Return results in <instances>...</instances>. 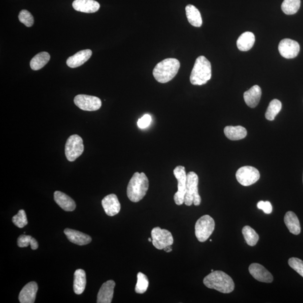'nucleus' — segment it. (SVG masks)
Returning a JSON list of instances; mask_svg holds the SVG:
<instances>
[{"label":"nucleus","instance_id":"obj_1","mask_svg":"<svg viewBox=\"0 0 303 303\" xmlns=\"http://www.w3.org/2000/svg\"><path fill=\"white\" fill-rule=\"evenodd\" d=\"M203 283L207 288L224 294L231 293L235 288L232 277L221 270L209 273L204 278Z\"/></svg>","mask_w":303,"mask_h":303},{"label":"nucleus","instance_id":"obj_2","mask_svg":"<svg viewBox=\"0 0 303 303\" xmlns=\"http://www.w3.org/2000/svg\"><path fill=\"white\" fill-rule=\"evenodd\" d=\"M148 188L149 180L145 173L135 172L128 185V197L135 203L138 202L146 195Z\"/></svg>","mask_w":303,"mask_h":303},{"label":"nucleus","instance_id":"obj_3","mask_svg":"<svg viewBox=\"0 0 303 303\" xmlns=\"http://www.w3.org/2000/svg\"><path fill=\"white\" fill-rule=\"evenodd\" d=\"M180 67L179 61L176 59H165L157 64L153 75L157 82L167 83L175 77Z\"/></svg>","mask_w":303,"mask_h":303},{"label":"nucleus","instance_id":"obj_4","mask_svg":"<svg viewBox=\"0 0 303 303\" xmlns=\"http://www.w3.org/2000/svg\"><path fill=\"white\" fill-rule=\"evenodd\" d=\"M212 76L211 64L203 56L198 58L193 68L190 81L195 86H202L207 83Z\"/></svg>","mask_w":303,"mask_h":303},{"label":"nucleus","instance_id":"obj_5","mask_svg":"<svg viewBox=\"0 0 303 303\" xmlns=\"http://www.w3.org/2000/svg\"><path fill=\"white\" fill-rule=\"evenodd\" d=\"M199 179L196 173L189 172L187 174V191H186L184 203L186 205H200L201 198L199 193Z\"/></svg>","mask_w":303,"mask_h":303},{"label":"nucleus","instance_id":"obj_6","mask_svg":"<svg viewBox=\"0 0 303 303\" xmlns=\"http://www.w3.org/2000/svg\"><path fill=\"white\" fill-rule=\"evenodd\" d=\"M215 228V222L209 215H204L197 220L195 225V234L198 240L203 242L212 235Z\"/></svg>","mask_w":303,"mask_h":303},{"label":"nucleus","instance_id":"obj_7","mask_svg":"<svg viewBox=\"0 0 303 303\" xmlns=\"http://www.w3.org/2000/svg\"><path fill=\"white\" fill-rule=\"evenodd\" d=\"M83 140L81 137L74 135H71L67 141L65 153L68 161L73 162L78 158L84 152Z\"/></svg>","mask_w":303,"mask_h":303},{"label":"nucleus","instance_id":"obj_8","mask_svg":"<svg viewBox=\"0 0 303 303\" xmlns=\"http://www.w3.org/2000/svg\"><path fill=\"white\" fill-rule=\"evenodd\" d=\"M174 175L177 180V192L175 194L174 201L177 205H180L184 203L186 191H187V174L185 167L178 166L173 169Z\"/></svg>","mask_w":303,"mask_h":303},{"label":"nucleus","instance_id":"obj_9","mask_svg":"<svg viewBox=\"0 0 303 303\" xmlns=\"http://www.w3.org/2000/svg\"><path fill=\"white\" fill-rule=\"evenodd\" d=\"M236 177L241 185L248 187L256 183L260 179V173L255 168L246 166L237 169Z\"/></svg>","mask_w":303,"mask_h":303},{"label":"nucleus","instance_id":"obj_10","mask_svg":"<svg viewBox=\"0 0 303 303\" xmlns=\"http://www.w3.org/2000/svg\"><path fill=\"white\" fill-rule=\"evenodd\" d=\"M152 244L159 250L164 249L168 246L173 243V237L168 230L161 229L160 227L153 228L151 232Z\"/></svg>","mask_w":303,"mask_h":303},{"label":"nucleus","instance_id":"obj_11","mask_svg":"<svg viewBox=\"0 0 303 303\" xmlns=\"http://www.w3.org/2000/svg\"><path fill=\"white\" fill-rule=\"evenodd\" d=\"M74 101L76 106L84 111H95L102 106V101L95 96L79 95L75 96Z\"/></svg>","mask_w":303,"mask_h":303},{"label":"nucleus","instance_id":"obj_12","mask_svg":"<svg viewBox=\"0 0 303 303\" xmlns=\"http://www.w3.org/2000/svg\"><path fill=\"white\" fill-rule=\"evenodd\" d=\"M278 51L282 57L288 59H293L300 53V46L296 40L286 38L280 42Z\"/></svg>","mask_w":303,"mask_h":303},{"label":"nucleus","instance_id":"obj_13","mask_svg":"<svg viewBox=\"0 0 303 303\" xmlns=\"http://www.w3.org/2000/svg\"><path fill=\"white\" fill-rule=\"evenodd\" d=\"M102 207L105 213L109 216H114L120 211L121 205L118 197L111 194L104 198L102 201Z\"/></svg>","mask_w":303,"mask_h":303},{"label":"nucleus","instance_id":"obj_14","mask_svg":"<svg viewBox=\"0 0 303 303\" xmlns=\"http://www.w3.org/2000/svg\"><path fill=\"white\" fill-rule=\"evenodd\" d=\"M249 270L251 275L258 281L266 283H270L273 281V278L271 273L260 264L250 265Z\"/></svg>","mask_w":303,"mask_h":303},{"label":"nucleus","instance_id":"obj_15","mask_svg":"<svg viewBox=\"0 0 303 303\" xmlns=\"http://www.w3.org/2000/svg\"><path fill=\"white\" fill-rule=\"evenodd\" d=\"M38 289V285L35 282L32 281L28 283L19 294V300L20 303H34Z\"/></svg>","mask_w":303,"mask_h":303},{"label":"nucleus","instance_id":"obj_16","mask_svg":"<svg viewBox=\"0 0 303 303\" xmlns=\"http://www.w3.org/2000/svg\"><path fill=\"white\" fill-rule=\"evenodd\" d=\"M115 282L113 280H108L101 287L98 295V303H111L114 297Z\"/></svg>","mask_w":303,"mask_h":303},{"label":"nucleus","instance_id":"obj_17","mask_svg":"<svg viewBox=\"0 0 303 303\" xmlns=\"http://www.w3.org/2000/svg\"><path fill=\"white\" fill-rule=\"evenodd\" d=\"M67 239L72 243L78 245H85L90 244L92 238L87 234L77 231V230L66 229L64 230Z\"/></svg>","mask_w":303,"mask_h":303},{"label":"nucleus","instance_id":"obj_18","mask_svg":"<svg viewBox=\"0 0 303 303\" xmlns=\"http://www.w3.org/2000/svg\"><path fill=\"white\" fill-rule=\"evenodd\" d=\"M72 7L78 11L94 13L99 10L100 5L95 0H75L72 3Z\"/></svg>","mask_w":303,"mask_h":303},{"label":"nucleus","instance_id":"obj_19","mask_svg":"<svg viewBox=\"0 0 303 303\" xmlns=\"http://www.w3.org/2000/svg\"><path fill=\"white\" fill-rule=\"evenodd\" d=\"M54 200L61 208L67 212L73 211L76 208L75 202L69 196L62 192L54 193Z\"/></svg>","mask_w":303,"mask_h":303},{"label":"nucleus","instance_id":"obj_20","mask_svg":"<svg viewBox=\"0 0 303 303\" xmlns=\"http://www.w3.org/2000/svg\"><path fill=\"white\" fill-rule=\"evenodd\" d=\"M262 96L260 86L255 85L244 94L245 102L250 108H255L259 103Z\"/></svg>","mask_w":303,"mask_h":303},{"label":"nucleus","instance_id":"obj_21","mask_svg":"<svg viewBox=\"0 0 303 303\" xmlns=\"http://www.w3.org/2000/svg\"><path fill=\"white\" fill-rule=\"evenodd\" d=\"M92 55L91 50L80 51L74 55L68 58L67 64L68 67L75 68L82 66L85 63L90 59Z\"/></svg>","mask_w":303,"mask_h":303},{"label":"nucleus","instance_id":"obj_22","mask_svg":"<svg viewBox=\"0 0 303 303\" xmlns=\"http://www.w3.org/2000/svg\"><path fill=\"white\" fill-rule=\"evenodd\" d=\"M284 222L289 232L294 235H299L301 232L300 220L297 216L292 211H289L285 214Z\"/></svg>","mask_w":303,"mask_h":303},{"label":"nucleus","instance_id":"obj_23","mask_svg":"<svg viewBox=\"0 0 303 303\" xmlns=\"http://www.w3.org/2000/svg\"><path fill=\"white\" fill-rule=\"evenodd\" d=\"M255 36L250 32L242 34L237 40L238 49L241 51H248L251 49L255 43Z\"/></svg>","mask_w":303,"mask_h":303},{"label":"nucleus","instance_id":"obj_24","mask_svg":"<svg viewBox=\"0 0 303 303\" xmlns=\"http://www.w3.org/2000/svg\"><path fill=\"white\" fill-rule=\"evenodd\" d=\"M225 135L232 140H239L245 138L247 135L246 129L241 126H228L224 129Z\"/></svg>","mask_w":303,"mask_h":303},{"label":"nucleus","instance_id":"obj_25","mask_svg":"<svg viewBox=\"0 0 303 303\" xmlns=\"http://www.w3.org/2000/svg\"><path fill=\"white\" fill-rule=\"evenodd\" d=\"M87 284L86 273L82 269L75 270L74 273V291L76 294L80 295L84 292Z\"/></svg>","mask_w":303,"mask_h":303},{"label":"nucleus","instance_id":"obj_26","mask_svg":"<svg viewBox=\"0 0 303 303\" xmlns=\"http://www.w3.org/2000/svg\"><path fill=\"white\" fill-rule=\"evenodd\" d=\"M186 15L188 22L192 26L200 27L202 25V19L199 9L192 5H188L185 7Z\"/></svg>","mask_w":303,"mask_h":303},{"label":"nucleus","instance_id":"obj_27","mask_svg":"<svg viewBox=\"0 0 303 303\" xmlns=\"http://www.w3.org/2000/svg\"><path fill=\"white\" fill-rule=\"evenodd\" d=\"M50 55L47 52H42L32 59L30 66L32 70H38L49 62Z\"/></svg>","mask_w":303,"mask_h":303},{"label":"nucleus","instance_id":"obj_28","mask_svg":"<svg viewBox=\"0 0 303 303\" xmlns=\"http://www.w3.org/2000/svg\"><path fill=\"white\" fill-rule=\"evenodd\" d=\"M282 108V103L279 100L274 99L270 101L265 114L266 119L269 121L274 120Z\"/></svg>","mask_w":303,"mask_h":303},{"label":"nucleus","instance_id":"obj_29","mask_svg":"<svg viewBox=\"0 0 303 303\" xmlns=\"http://www.w3.org/2000/svg\"><path fill=\"white\" fill-rule=\"evenodd\" d=\"M301 3V0H284L281 5V9L286 15H293L300 9Z\"/></svg>","mask_w":303,"mask_h":303},{"label":"nucleus","instance_id":"obj_30","mask_svg":"<svg viewBox=\"0 0 303 303\" xmlns=\"http://www.w3.org/2000/svg\"><path fill=\"white\" fill-rule=\"evenodd\" d=\"M242 233L246 243L250 246L256 245L259 240V236H258L255 230L249 226H244L242 230Z\"/></svg>","mask_w":303,"mask_h":303},{"label":"nucleus","instance_id":"obj_31","mask_svg":"<svg viewBox=\"0 0 303 303\" xmlns=\"http://www.w3.org/2000/svg\"><path fill=\"white\" fill-rule=\"evenodd\" d=\"M149 281L146 275L141 272L137 274V283L135 288V292L137 294H143L148 289Z\"/></svg>","mask_w":303,"mask_h":303},{"label":"nucleus","instance_id":"obj_32","mask_svg":"<svg viewBox=\"0 0 303 303\" xmlns=\"http://www.w3.org/2000/svg\"><path fill=\"white\" fill-rule=\"evenodd\" d=\"M14 224L19 228H23L28 224V220L25 211L23 209L20 210L17 215L12 219Z\"/></svg>","mask_w":303,"mask_h":303},{"label":"nucleus","instance_id":"obj_33","mask_svg":"<svg viewBox=\"0 0 303 303\" xmlns=\"http://www.w3.org/2000/svg\"><path fill=\"white\" fill-rule=\"evenodd\" d=\"M19 21L28 27H31L34 25V18L30 12L23 10L20 12L19 15Z\"/></svg>","mask_w":303,"mask_h":303},{"label":"nucleus","instance_id":"obj_34","mask_svg":"<svg viewBox=\"0 0 303 303\" xmlns=\"http://www.w3.org/2000/svg\"><path fill=\"white\" fill-rule=\"evenodd\" d=\"M289 265L303 277V261L298 258H291L288 261Z\"/></svg>","mask_w":303,"mask_h":303},{"label":"nucleus","instance_id":"obj_35","mask_svg":"<svg viewBox=\"0 0 303 303\" xmlns=\"http://www.w3.org/2000/svg\"><path fill=\"white\" fill-rule=\"evenodd\" d=\"M152 122V117L148 114H145L141 117L137 122V125L140 129H145L149 126Z\"/></svg>","mask_w":303,"mask_h":303},{"label":"nucleus","instance_id":"obj_36","mask_svg":"<svg viewBox=\"0 0 303 303\" xmlns=\"http://www.w3.org/2000/svg\"><path fill=\"white\" fill-rule=\"evenodd\" d=\"M257 208L263 210L266 214H270L272 212V206L269 201H260L257 203Z\"/></svg>","mask_w":303,"mask_h":303},{"label":"nucleus","instance_id":"obj_37","mask_svg":"<svg viewBox=\"0 0 303 303\" xmlns=\"http://www.w3.org/2000/svg\"><path fill=\"white\" fill-rule=\"evenodd\" d=\"M32 238L30 236H20L18 239V245L20 248L27 247L31 244Z\"/></svg>","mask_w":303,"mask_h":303},{"label":"nucleus","instance_id":"obj_38","mask_svg":"<svg viewBox=\"0 0 303 303\" xmlns=\"http://www.w3.org/2000/svg\"><path fill=\"white\" fill-rule=\"evenodd\" d=\"M30 245L33 250H36L38 248V242L34 237L32 238Z\"/></svg>","mask_w":303,"mask_h":303},{"label":"nucleus","instance_id":"obj_39","mask_svg":"<svg viewBox=\"0 0 303 303\" xmlns=\"http://www.w3.org/2000/svg\"><path fill=\"white\" fill-rule=\"evenodd\" d=\"M165 251L167 253L171 252L172 250V248L171 247V245L168 246L167 247L165 248Z\"/></svg>","mask_w":303,"mask_h":303},{"label":"nucleus","instance_id":"obj_40","mask_svg":"<svg viewBox=\"0 0 303 303\" xmlns=\"http://www.w3.org/2000/svg\"><path fill=\"white\" fill-rule=\"evenodd\" d=\"M148 241L149 242H152V239H151V238H148Z\"/></svg>","mask_w":303,"mask_h":303},{"label":"nucleus","instance_id":"obj_41","mask_svg":"<svg viewBox=\"0 0 303 303\" xmlns=\"http://www.w3.org/2000/svg\"><path fill=\"white\" fill-rule=\"evenodd\" d=\"M213 271H214L213 269H212V270H211V272H213Z\"/></svg>","mask_w":303,"mask_h":303},{"label":"nucleus","instance_id":"obj_42","mask_svg":"<svg viewBox=\"0 0 303 303\" xmlns=\"http://www.w3.org/2000/svg\"></svg>","mask_w":303,"mask_h":303}]
</instances>
